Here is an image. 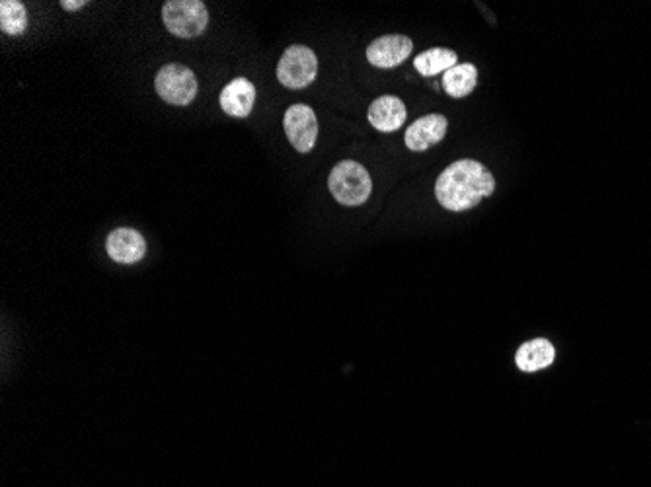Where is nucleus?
Returning <instances> with one entry per match:
<instances>
[{"mask_svg": "<svg viewBox=\"0 0 651 487\" xmlns=\"http://www.w3.org/2000/svg\"><path fill=\"white\" fill-rule=\"evenodd\" d=\"M449 129V121L444 115L441 113H429L424 115V118L414 121L412 125L406 129V146L409 150H416V153H421V150H427L429 146L441 143L444 135H447Z\"/></svg>", "mask_w": 651, "mask_h": 487, "instance_id": "obj_7", "label": "nucleus"}, {"mask_svg": "<svg viewBox=\"0 0 651 487\" xmlns=\"http://www.w3.org/2000/svg\"><path fill=\"white\" fill-rule=\"evenodd\" d=\"M28 28L26 6L18 0H3L0 3V30L8 36H22Z\"/></svg>", "mask_w": 651, "mask_h": 487, "instance_id": "obj_15", "label": "nucleus"}, {"mask_svg": "<svg viewBox=\"0 0 651 487\" xmlns=\"http://www.w3.org/2000/svg\"><path fill=\"white\" fill-rule=\"evenodd\" d=\"M221 108L231 118H246L254 108L256 86L246 78H234L221 92Z\"/></svg>", "mask_w": 651, "mask_h": 487, "instance_id": "obj_10", "label": "nucleus"}, {"mask_svg": "<svg viewBox=\"0 0 651 487\" xmlns=\"http://www.w3.org/2000/svg\"><path fill=\"white\" fill-rule=\"evenodd\" d=\"M156 94L172 106H188L198 96V78L184 65H164L154 78Z\"/></svg>", "mask_w": 651, "mask_h": 487, "instance_id": "obj_4", "label": "nucleus"}, {"mask_svg": "<svg viewBox=\"0 0 651 487\" xmlns=\"http://www.w3.org/2000/svg\"><path fill=\"white\" fill-rule=\"evenodd\" d=\"M166 30L176 38H198L209 24V13L201 0H170L163 6Z\"/></svg>", "mask_w": 651, "mask_h": 487, "instance_id": "obj_3", "label": "nucleus"}, {"mask_svg": "<svg viewBox=\"0 0 651 487\" xmlns=\"http://www.w3.org/2000/svg\"><path fill=\"white\" fill-rule=\"evenodd\" d=\"M318 73V59L312 49L304 45H291L283 53L277 65V80L291 90H301L314 83Z\"/></svg>", "mask_w": 651, "mask_h": 487, "instance_id": "obj_5", "label": "nucleus"}, {"mask_svg": "<svg viewBox=\"0 0 651 487\" xmlns=\"http://www.w3.org/2000/svg\"><path fill=\"white\" fill-rule=\"evenodd\" d=\"M496 191V178L478 160H456L435 183L437 201L449 211H471Z\"/></svg>", "mask_w": 651, "mask_h": 487, "instance_id": "obj_1", "label": "nucleus"}, {"mask_svg": "<svg viewBox=\"0 0 651 487\" xmlns=\"http://www.w3.org/2000/svg\"><path fill=\"white\" fill-rule=\"evenodd\" d=\"M61 6L68 13H75V10H80L83 6H86V0H63Z\"/></svg>", "mask_w": 651, "mask_h": 487, "instance_id": "obj_16", "label": "nucleus"}, {"mask_svg": "<svg viewBox=\"0 0 651 487\" xmlns=\"http://www.w3.org/2000/svg\"><path fill=\"white\" fill-rule=\"evenodd\" d=\"M283 127L285 135H287L295 150H299V153H311L318 138V120L311 106L295 103L285 113Z\"/></svg>", "mask_w": 651, "mask_h": 487, "instance_id": "obj_6", "label": "nucleus"}, {"mask_svg": "<svg viewBox=\"0 0 651 487\" xmlns=\"http://www.w3.org/2000/svg\"><path fill=\"white\" fill-rule=\"evenodd\" d=\"M106 252L113 261L131 265L145 258L146 240L135 228H116L106 240Z\"/></svg>", "mask_w": 651, "mask_h": 487, "instance_id": "obj_8", "label": "nucleus"}, {"mask_svg": "<svg viewBox=\"0 0 651 487\" xmlns=\"http://www.w3.org/2000/svg\"><path fill=\"white\" fill-rule=\"evenodd\" d=\"M478 84V71L472 63H462L443 75V88L451 98H464Z\"/></svg>", "mask_w": 651, "mask_h": 487, "instance_id": "obj_13", "label": "nucleus"}, {"mask_svg": "<svg viewBox=\"0 0 651 487\" xmlns=\"http://www.w3.org/2000/svg\"><path fill=\"white\" fill-rule=\"evenodd\" d=\"M456 65H459V55L444 48L427 49L414 59V66L421 76H435L439 73L444 75Z\"/></svg>", "mask_w": 651, "mask_h": 487, "instance_id": "obj_14", "label": "nucleus"}, {"mask_svg": "<svg viewBox=\"0 0 651 487\" xmlns=\"http://www.w3.org/2000/svg\"><path fill=\"white\" fill-rule=\"evenodd\" d=\"M334 199L346 207L363 205L371 197L373 180L365 166L356 160H344L334 166L328 178Z\"/></svg>", "mask_w": 651, "mask_h": 487, "instance_id": "obj_2", "label": "nucleus"}, {"mask_svg": "<svg viewBox=\"0 0 651 487\" xmlns=\"http://www.w3.org/2000/svg\"><path fill=\"white\" fill-rule=\"evenodd\" d=\"M414 49V41L406 36H383L367 49V59L376 68H394L402 65Z\"/></svg>", "mask_w": 651, "mask_h": 487, "instance_id": "obj_9", "label": "nucleus"}, {"mask_svg": "<svg viewBox=\"0 0 651 487\" xmlns=\"http://www.w3.org/2000/svg\"><path fill=\"white\" fill-rule=\"evenodd\" d=\"M369 121L376 131L394 133L406 121V106L396 96L376 98L369 108Z\"/></svg>", "mask_w": 651, "mask_h": 487, "instance_id": "obj_11", "label": "nucleus"}, {"mask_svg": "<svg viewBox=\"0 0 651 487\" xmlns=\"http://www.w3.org/2000/svg\"><path fill=\"white\" fill-rule=\"evenodd\" d=\"M554 357H556L554 345L544 338H536L519 347V351L515 355V363L523 373H536V370L550 367L554 363Z\"/></svg>", "mask_w": 651, "mask_h": 487, "instance_id": "obj_12", "label": "nucleus"}]
</instances>
